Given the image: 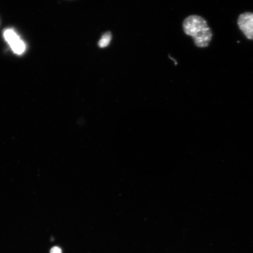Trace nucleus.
Masks as SVG:
<instances>
[{
  "label": "nucleus",
  "instance_id": "4",
  "mask_svg": "<svg viewBox=\"0 0 253 253\" xmlns=\"http://www.w3.org/2000/svg\"><path fill=\"white\" fill-rule=\"evenodd\" d=\"M111 40H112V34L110 32H107L103 34L102 38L99 41L98 45L100 47H105L109 45Z\"/></svg>",
  "mask_w": 253,
  "mask_h": 253
},
{
  "label": "nucleus",
  "instance_id": "2",
  "mask_svg": "<svg viewBox=\"0 0 253 253\" xmlns=\"http://www.w3.org/2000/svg\"><path fill=\"white\" fill-rule=\"evenodd\" d=\"M3 36L6 42L10 46L12 52L18 55L23 54L26 50V44L14 30L11 28L5 30Z\"/></svg>",
  "mask_w": 253,
  "mask_h": 253
},
{
  "label": "nucleus",
  "instance_id": "3",
  "mask_svg": "<svg viewBox=\"0 0 253 253\" xmlns=\"http://www.w3.org/2000/svg\"><path fill=\"white\" fill-rule=\"evenodd\" d=\"M237 24L247 39L253 40V12H247L240 15Z\"/></svg>",
  "mask_w": 253,
  "mask_h": 253
},
{
  "label": "nucleus",
  "instance_id": "1",
  "mask_svg": "<svg viewBox=\"0 0 253 253\" xmlns=\"http://www.w3.org/2000/svg\"><path fill=\"white\" fill-rule=\"evenodd\" d=\"M183 28L187 36L193 38L197 47H206L210 45L213 34L203 17L197 15L189 16L183 22Z\"/></svg>",
  "mask_w": 253,
  "mask_h": 253
},
{
  "label": "nucleus",
  "instance_id": "5",
  "mask_svg": "<svg viewBox=\"0 0 253 253\" xmlns=\"http://www.w3.org/2000/svg\"><path fill=\"white\" fill-rule=\"evenodd\" d=\"M50 253H62L61 249L58 247H54L50 251Z\"/></svg>",
  "mask_w": 253,
  "mask_h": 253
}]
</instances>
